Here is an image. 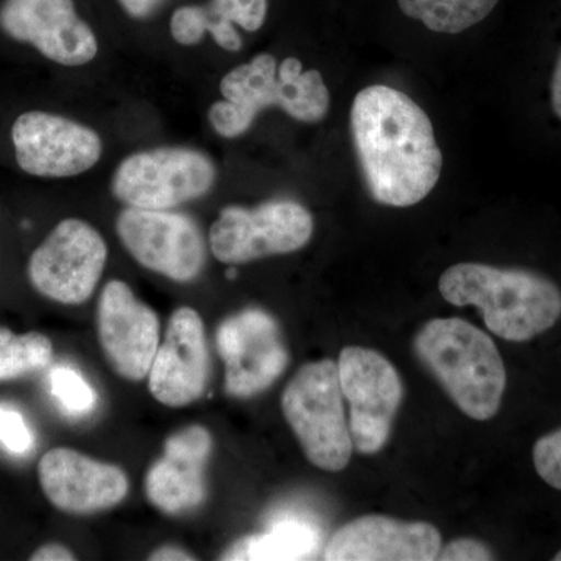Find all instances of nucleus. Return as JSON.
<instances>
[{
	"mask_svg": "<svg viewBox=\"0 0 561 561\" xmlns=\"http://www.w3.org/2000/svg\"><path fill=\"white\" fill-rule=\"evenodd\" d=\"M350 122L362 176L379 205L409 208L434 191L443 154L419 103L394 88L373 84L357 92Z\"/></svg>",
	"mask_w": 561,
	"mask_h": 561,
	"instance_id": "1",
	"label": "nucleus"
},
{
	"mask_svg": "<svg viewBox=\"0 0 561 561\" xmlns=\"http://www.w3.org/2000/svg\"><path fill=\"white\" fill-rule=\"evenodd\" d=\"M442 297L474 306L486 328L508 342H527L551 330L561 317V290L540 273L463 262L443 273Z\"/></svg>",
	"mask_w": 561,
	"mask_h": 561,
	"instance_id": "2",
	"label": "nucleus"
},
{
	"mask_svg": "<svg viewBox=\"0 0 561 561\" xmlns=\"http://www.w3.org/2000/svg\"><path fill=\"white\" fill-rule=\"evenodd\" d=\"M224 101L209 108V122L221 138L245 135L261 111H286L291 119L317 124L330 111L331 95L319 70H302L297 58L280 65L271 54L256 55L220 81Z\"/></svg>",
	"mask_w": 561,
	"mask_h": 561,
	"instance_id": "3",
	"label": "nucleus"
},
{
	"mask_svg": "<svg viewBox=\"0 0 561 561\" xmlns=\"http://www.w3.org/2000/svg\"><path fill=\"white\" fill-rule=\"evenodd\" d=\"M413 348L465 415L478 421L496 415L507 375L485 332L465 320L435 319L421 328Z\"/></svg>",
	"mask_w": 561,
	"mask_h": 561,
	"instance_id": "4",
	"label": "nucleus"
},
{
	"mask_svg": "<svg viewBox=\"0 0 561 561\" xmlns=\"http://www.w3.org/2000/svg\"><path fill=\"white\" fill-rule=\"evenodd\" d=\"M337 364L302 365L284 389L280 408L308 460L324 471L345 470L351 460L348 420Z\"/></svg>",
	"mask_w": 561,
	"mask_h": 561,
	"instance_id": "5",
	"label": "nucleus"
},
{
	"mask_svg": "<svg viewBox=\"0 0 561 561\" xmlns=\"http://www.w3.org/2000/svg\"><path fill=\"white\" fill-rule=\"evenodd\" d=\"M216 176V165L203 151L161 147L125 158L111 191L131 208L169 210L205 197Z\"/></svg>",
	"mask_w": 561,
	"mask_h": 561,
	"instance_id": "6",
	"label": "nucleus"
},
{
	"mask_svg": "<svg viewBox=\"0 0 561 561\" xmlns=\"http://www.w3.org/2000/svg\"><path fill=\"white\" fill-rule=\"evenodd\" d=\"M313 217L294 201H272L256 208L228 206L209 231L210 251L224 264H245L294 253L308 245Z\"/></svg>",
	"mask_w": 561,
	"mask_h": 561,
	"instance_id": "7",
	"label": "nucleus"
},
{
	"mask_svg": "<svg viewBox=\"0 0 561 561\" xmlns=\"http://www.w3.org/2000/svg\"><path fill=\"white\" fill-rule=\"evenodd\" d=\"M343 398L350 404V434L357 453L373 456L389 440L402 400L397 368L378 351L346 346L337 362Z\"/></svg>",
	"mask_w": 561,
	"mask_h": 561,
	"instance_id": "8",
	"label": "nucleus"
},
{
	"mask_svg": "<svg viewBox=\"0 0 561 561\" xmlns=\"http://www.w3.org/2000/svg\"><path fill=\"white\" fill-rule=\"evenodd\" d=\"M108 249L101 232L80 219L61 220L28 261V279L44 297L77 306L90 300Z\"/></svg>",
	"mask_w": 561,
	"mask_h": 561,
	"instance_id": "9",
	"label": "nucleus"
},
{
	"mask_svg": "<svg viewBox=\"0 0 561 561\" xmlns=\"http://www.w3.org/2000/svg\"><path fill=\"white\" fill-rule=\"evenodd\" d=\"M116 230L122 245L142 267L165 278L190 283L205 267V239L184 214L127 206L117 217Z\"/></svg>",
	"mask_w": 561,
	"mask_h": 561,
	"instance_id": "10",
	"label": "nucleus"
},
{
	"mask_svg": "<svg viewBox=\"0 0 561 561\" xmlns=\"http://www.w3.org/2000/svg\"><path fill=\"white\" fill-rule=\"evenodd\" d=\"M21 171L39 179H69L91 171L102 158V139L92 128L46 111H27L11 128Z\"/></svg>",
	"mask_w": 561,
	"mask_h": 561,
	"instance_id": "11",
	"label": "nucleus"
},
{
	"mask_svg": "<svg viewBox=\"0 0 561 561\" xmlns=\"http://www.w3.org/2000/svg\"><path fill=\"white\" fill-rule=\"evenodd\" d=\"M217 350L225 362V390L236 398L267 390L289 364L278 323L260 309H247L221 321Z\"/></svg>",
	"mask_w": 561,
	"mask_h": 561,
	"instance_id": "12",
	"label": "nucleus"
},
{
	"mask_svg": "<svg viewBox=\"0 0 561 561\" xmlns=\"http://www.w3.org/2000/svg\"><path fill=\"white\" fill-rule=\"evenodd\" d=\"M0 28L20 43L31 44L57 65H88L98 57L94 32L77 13L73 0H3Z\"/></svg>",
	"mask_w": 561,
	"mask_h": 561,
	"instance_id": "13",
	"label": "nucleus"
},
{
	"mask_svg": "<svg viewBox=\"0 0 561 561\" xmlns=\"http://www.w3.org/2000/svg\"><path fill=\"white\" fill-rule=\"evenodd\" d=\"M98 334L106 360L121 378L139 382L149 376L160 348V320L124 280L113 279L103 287Z\"/></svg>",
	"mask_w": 561,
	"mask_h": 561,
	"instance_id": "14",
	"label": "nucleus"
},
{
	"mask_svg": "<svg viewBox=\"0 0 561 561\" xmlns=\"http://www.w3.org/2000/svg\"><path fill=\"white\" fill-rule=\"evenodd\" d=\"M209 379V351L202 317L192 308L176 309L169 320L149 373L154 400L168 408H184L205 393Z\"/></svg>",
	"mask_w": 561,
	"mask_h": 561,
	"instance_id": "15",
	"label": "nucleus"
},
{
	"mask_svg": "<svg viewBox=\"0 0 561 561\" xmlns=\"http://www.w3.org/2000/svg\"><path fill=\"white\" fill-rule=\"evenodd\" d=\"M38 476L47 500L69 515L108 511L121 504L128 493V479L119 467L69 448H55L44 454Z\"/></svg>",
	"mask_w": 561,
	"mask_h": 561,
	"instance_id": "16",
	"label": "nucleus"
},
{
	"mask_svg": "<svg viewBox=\"0 0 561 561\" xmlns=\"http://www.w3.org/2000/svg\"><path fill=\"white\" fill-rule=\"evenodd\" d=\"M442 549L440 531L427 523L368 515L341 527L323 551L328 561H432Z\"/></svg>",
	"mask_w": 561,
	"mask_h": 561,
	"instance_id": "17",
	"label": "nucleus"
},
{
	"mask_svg": "<svg viewBox=\"0 0 561 561\" xmlns=\"http://www.w3.org/2000/svg\"><path fill=\"white\" fill-rule=\"evenodd\" d=\"M213 437L206 427H186L165 440L162 457L146 476L147 500L165 515L180 516L201 507L206 497V467Z\"/></svg>",
	"mask_w": 561,
	"mask_h": 561,
	"instance_id": "18",
	"label": "nucleus"
},
{
	"mask_svg": "<svg viewBox=\"0 0 561 561\" xmlns=\"http://www.w3.org/2000/svg\"><path fill=\"white\" fill-rule=\"evenodd\" d=\"M321 534L316 524L298 516H283L264 534L236 541L221 560H309L319 552Z\"/></svg>",
	"mask_w": 561,
	"mask_h": 561,
	"instance_id": "19",
	"label": "nucleus"
},
{
	"mask_svg": "<svg viewBox=\"0 0 561 561\" xmlns=\"http://www.w3.org/2000/svg\"><path fill=\"white\" fill-rule=\"evenodd\" d=\"M500 0H398L405 16L432 32L457 35L485 20Z\"/></svg>",
	"mask_w": 561,
	"mask_h": 561,
	"instance_id": "20",
	"label": "nucleus"
},
{
	"mask_svg": "<svg viewBox=\"0 0 561 561\" xmlns=\"http://www.w3.org/2000/svg\"><path fill=\"white\" fill-rule=\"evenodd\" d=\"M51 342L39 332L16 335L0 328V382L43 370L50 364Z\"/></svg>",
	"mask_w": 561,
	"mask_h": 561,
	"instance_id": "21",
	"label": "nucleus"
},
{
	"mask_svg": "<svg viewBox=\"0 0 561 561\" xmlns=\"http://www.w3.org/2000/svg\"><path fill=\"white\" fill-rule=\"evenodd\" d=\"M172 38L181 46L202 43L206 33L213 35L217 46L228 51H239L243 43L234 25L221 24L206 13L205 7L184 5L173 11L171 18Z\"/></svg>",
	"mask_w": 561,
	"mask_h": 561,
	"instance_id": "22",
	"label": "nucleus"
},
{
	"mask_svg": "<svg viewBox=\"0 0 561 561\" xmlns=\"http://www.w3.org/2000/svg\"><path fill=\"white\" fill-rule=\"evenodd\" d=\"M49 382L51 394L69 415H84L95 408L98 394L73 368L57 365L49 373Z\"/></svg>",
	"mask_w": 561,
	"mask_h": 561,
	"instance_id": "23",
	"label": "nucleus"
},
{
	"mask_svg": "<svg viewBox=\"0 0 561 561\" xmlns=\"http://www.w3.org/2000/svg\"><path fill=\"white\" fill-rule=\"evenodd\" d=\"M205 10L224 24L257 32L267 20L268 0H210Z\"/></svg>",
	"mask_w": 561,
	"mask_h": 561,
	"instance_id": "24",
	"label": "nucleus"
},
{
	"mask_svg": "<svg viewBox=\"0 0 561 561\" xmlns=\"http://www.w3.org/2000/svg\"><path fill=\"white\" fill-rule=\"evenodd\" d=\"M0 445L14 456H25L35 445L27 421L9 404H0Z\"/></svg>",
	"mask_w": 561,
	"mask_h": 561,
	"instance_id": "25",
	"label": "nucleus"
},
{
	"mask_svg": "<svg viewBox=\"0 0 561 561\" xmlns=\"http://www.w3.org/2000/svg\"><path fill=\"white\" fill-rule=\"evenodd\" d=\"M534 465L542 481L561 491V430L535 443Z\"/></svg>",
	"mask_w": 561,
	"mask_h": 561,
	"instance_id": "26",
	"label": "nucleus"
},
{
	"mask_svg": "<svg viewBox=\"0 0 561 561\" xmlns=\"http://www.w3.org/2000/svg\"><path fill=\"white\" fill-rule=\"evenodd\" d=\"M442 561H485L493 560V553L483 542L471 540V538H461L453 541L451 545L440 549L438 559Z\"/></svg>",
	"mask_w": 561,
	"mask_h": 561,
	"instance_id": "27",
	"label": "nucleus"
},
{
	"mask_svg": "<svg viewBox=\"0 0 561 561\" xmlns=\"http://www.w3.org/2000/svg\"><path fill=\"white\" fill-rule=\"evenodd\" d=\"M117 2L135 20H147L161 9L165 0H117Z\"/></svg>",
	"mask_w": 561,
	"mask_h": 561,
	"instance_id": "28",
	"label": "nucleus"
},
{
	"mask_svg": "<svg viewBox=\"0 0 561 561\" xmlns=\"http://www.w3.org/2000/svg\"><path fill=\"white\" fill-rule=\"evenodd\" d=\"M32 561H72L76 560V556L65 548L62 545L57 542H50V545L43 546L38 551L33 552L31 557Z\"/></svg>",
	"mask_w": 561,
	"mask_h": 561,
	"instance_id": "29",
	"label": "nucleus"
},
{
	"mask_svg": "<svg viewBox=\"0 0 561 561\" xmlns=\"http://www.w3.org/2000/svg\"><path fill=\"white\" fill-rule=\"evenodd\" d=\"M149 560L151 561H192L195 557H192L190 552L183 551V549L176 548V546H162L157 551L151 552Z\"/></svg>",
	"mask_w": 561,
	"mask_h": 561,
	"instance_id": "30",
	"label": "nucleus"
},
{
	"mask_svg": "<svg viewBox=\"0 0 561 561\" xmlns=\"http://www.w3.org/2000/svg\"><path fill=\"white\" fill-rule=\"evenodd\" d=\"M551 103L553 113L561 121V54L556 62L551 80Z\"/></svg>",
	"mask_w": 561,
	"mask_h": 561,
	"instance_id": "31",
	"label": "nucleus"
},
{
	"mask_svg": "<svg viewBox=\"0 0 561 561\" xmlns=\"http://www.w3.org/2000/svg\"><path fill=\"white\" fill-rule=\"evenodd\" d=\"M227 276L230 279H234L236 276H238V272H236V268H230V271L227 272Z\"/></svg>",
	"mask_w": 561,
	"mask_h": 561,
	"instance_id": "32",
	"label": "nucleus"
},
{
	"mask_svg": "<svg viewBox=\"0 0 561 561\" xmlns=\"http://www.w3.org/2000/svg\"><path fill=\"white\" fill-rule=\"evenodd\" d=\"M553 560L561 561V551L556 553V557H553Z\"/></svg>",
	"mask_w": 561,
	"mask_h": 561,
	"instance_id": "33",
	"label": "nucleus"
}]
</instances>
